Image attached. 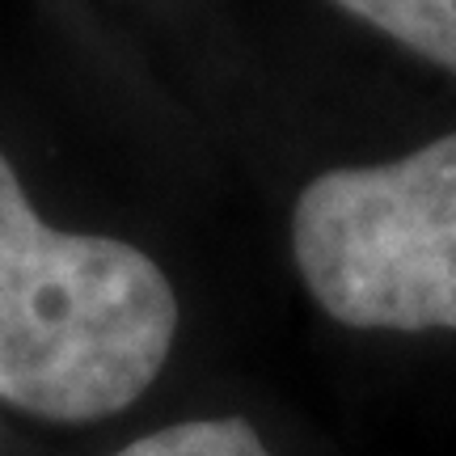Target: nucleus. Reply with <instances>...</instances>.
I'll use <instances>...</instances> for the list:
<instances>
[{
    "instance_id": "20e7f679",
    "label": "nucleus",
    "mask_w": 456,
    "mask_h": 456,
    "mask_svg": "<svg viewBox=\"0 0 456 456\" xmlns=\"http://www.w3.org/2000/svg\"><path fill=\"white\" fill-rule=\"evenodd\" d=\"M114 456H271L245 419H195L161 427Z\"/></svg>"
},
{
    "instance_id": "f257e3e1",
    "label": "nucleus",
    "mask_w": 456,
    "mask_h": 456,
    "mask_svg": "<svg viewBox=\"0 0 456 456\" xmlns=\"http://www.w3.org/2000/svg\"><path fill=\"white\" fill-rule=\"evenodd\" d=\"M178 300L144 249L38 220L0 152V402L89 423L157 380Z\"/></svg>"
},
{
    "instance_id": "f03ea898",
    "label": "nucleus",
    "mask_w": 456,
    "mask_h": 456,
    "mask_svg": "<svg viewBox=\"0 0 456 456\" xmlns=\"http://www.w3.org/2000/svg\"><path fill=\"white\" fill-rule=\"evenodd\" d=\"M292 249L313 300L342 326L456 334V131L313 178L296 199Z\"/></svg>"
},
{
    "instance_id": "7ed1b4c3",
    "label": "nucleus",
    "mask_w": 456,
    "mask_h": 456,
    "mask_svg": "<svg viewBox=\"0 0 456 456\" xmlns=\"http://www.w3.org/2000/svg\"><path fill=\"white\" fill-rule=\"evenodd\" d=\"M334 4L456 77V0H334Z\"/></svg>"
}]
</instances>
